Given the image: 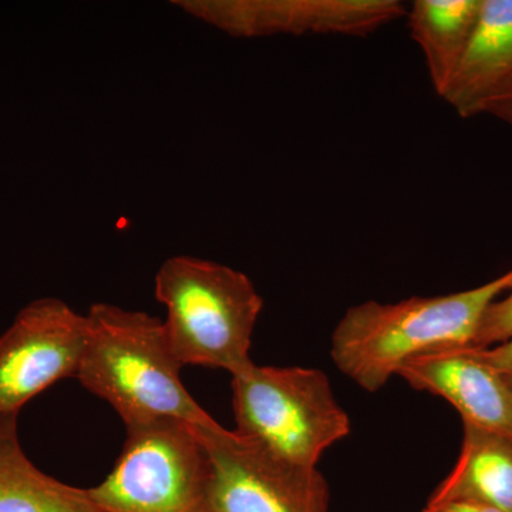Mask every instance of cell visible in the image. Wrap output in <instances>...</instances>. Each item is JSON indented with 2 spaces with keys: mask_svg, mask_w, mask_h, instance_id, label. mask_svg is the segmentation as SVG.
I'll list each match as a JSON object with an SVG mask.
<instances>
[{
  "mask_svg": "<svg viewBox=\"0 0 512 512\" xmlns=\"http://www.w3.org/2000/svg\"><path fill=\"white\" fill-rule=\"evenodd\" d=\"M512 284V269L468 291L352 306L333 330L336 367L366 392L386 386L414 357L470 348L491 303Z\"/></svg>",
  "mask_w": 512,
  "mask_h": 512,
  "instance_id": "1",
  "label": "cell"
},
{
  "mask_svg": "<svg viewBox=\"0 0 512 512\" xmlns=\"http://www.w3.org/2000/svg\"><path fill=\"white\" fill-rule=\"evenodd\" d=\"M86 316V342L76 379L110 404L126 427L160 420L202 424L210 414L181 380L163 320L96 303Z\"/></svg>",
  "mask_w": 512,
  "mask_h": 512,
  "instance_id": "2",
  "label": "cell"
},
{
  "mask_svg": "<svg viewBox=\"0 0 512 512\" xmlns=\"http://www.w3.org/2000/svg\"><path fill=\"white\" fill-rule=\"evenodd\" d=\"M156 298L167 311L165 333L181 366L234 377L254 365L252 335L264 301L247 275L207 259L173 256L158 269Z\"/></svg>",
  "mask_w": 512,
  "mask_h": 512,
  "instance_id": "3",
  "label": "cell"
},
{
  "mask_svg": "<svg viewBox=\"0 0 512 512\" xmlns=\"http://www.w3.org/2000/svg\"><path fill=\"white\" fill-rule=\"evenodd\" d=\"M232 394L235 433L293 466L318 468L352 430L322 370L254 363L232 377Z\"/></svg>",
  "mask_w": 512,
  "mask_h": 512,
  "instance_id": "4",
  "label": "cell"
},
{
  "mask_svg": "<svg viewBox=\"0 0 512 512\" xmlns=\"http://www.w3.org/2000/svg\"><path fill=\"white\" fill-rule=\"evenodd\" d=\"M126 430L116 466L89 488L101 512H214L210 458L197 424L160 420Z\"/></svg>",
  "mask_w": 512,
  "mask_h": 512,
  "instance_id": "5",
  "label": "cell"
},
{
  "mask_svg": "<svg viewBox=\"0 0 512 512\" xmlns=\"http://www.w3.org/2000/svg\"><path fill=\"white\" fill-rule=\"evenodd\" d=\"M197 430L210 458L212 511L329 512V484L318 468L286 463L214 417Z\"/></svg>",
  "mask_w": 512,
  "mask_h": 512,
  "instance_id": "6",
  "label": "cell"
},
{
  "mask_svg": "<svg viewBox=\"0 0 512 512\" xmlns=\"http://www.w3.org/2000/svg\"><path fill=\"white\" fill-rule=\"evenodd\" d=\"M178 8L235 37H366L406 18L402 0H180Z\"/></svg>",
  "mask_w": 512,
  "mask_h": 512,
  "instance_id": "7",
  "label": "cell"
},
{
  "mask_svg": "<svg viewBox=\"0 0 512 512\" xmlns=\"http://www.w3.org/2000/svg\"><path fill=\"white\" fill-rule=\"evenodd\" d=\"M86 316L60 299L29 303L0 336V416L19 414L37 394L76 377Z\"/></svg>",
  "mask_w": 512,
  "mask_h": 512,
  "instance_id": "8",
  "label": "cell"
},
{
  "mask_svg": "<svg viewBox=\"0 0 512 512\" xmlns=\"http://www.w3.org/2000/svg\"><path fill=\"white\" fill-rule=\"evenodd\" d=\"M397 376L420 392L443 397L463 423L512 437V390L471 348L414 357Z\"/></svg>",
  "mask_w": 512,
  "mask_h": 512,
  "instance_id": "9",
  "label": "cell"
},
{
  "mask_svg": "<svg viewBox=\"0 0 512 512\" xmlns=\"http://www.w3.org/2000/svg\"><path fill=\"white\" fill-rule=\"evenodd\" d=\"M512 82V0H483L480 18L443 99L464 119L480 116Z\"/></svg>",
  "mask_w": 512,
  "mask_h": 512,
  "instance_id": "10",
  "label": "cell"
},
{
  "mask_svg": "<svg viewBox=\"0 0 512 512\" xmlns=\"http://www.w3.org/2000/svg\"><path fill=\"white\" fill-rule=\"evenodd\" d=\"M463 424L460 457L429 503L463 501L512 512V437Z\"/></svg>",
  "mask_w": 512,
  "mask_h": 512,
  "instance_id": "11",
  "label": "cell"
},
{
  "mask_svg": "<svg viewBox=\"0 0 512 512\" xmlns=\"http://www.w3.org/2000/svg\"><path fill=\"white\" fill-rule=\"evenodd\" d=\"M0 512H101L89 488L47 476L20 446L18 414L0 416Z\"/></svg>",
  "mask_w": 512,
  "mask_h": 512,
  "instance_id": "12",
  "label": "cell"
},
{
  "mask_svg": "<svg viewBox=\"0 0 512 512\" xmlns=\"http://www.w3.org/2000/svg\"><path fill=\"white\" fill-rule=\"evenodd\" d=\"M483 0H416L407 10L410 36L426 59L434 90L443 97L480 18Z\"/></svg>",
  "mask_w": 512,
  "mask_h": 512,
  "instance_id": "13",
  "label": "cell"
},
{
  "mask_svg": "<svg viewBox=\"0 0 512 512\" xmlns=\"http://www.w3.org/2000/svg\"><path fill=\"white\" fill-rule=\"evenodd\" d=\"M512 336V284L503 299L491 303L487 309L473 345L470 348L484 349L505 342Z\"/></svg>",
  "mask_w": 512,
  "mask_h": 512,
  "instance_id": "14",
  "label": "cell"
},
{
  "mask_svg": "<svg viewBox=\"0 0 512 512\" xmlns=\"http://www.w3.org/2000/svg\"><path fill=\"white\" fill-rule=\"evenodd\" d=\"M488 366L493 367L495 372L500 373L505 383L512 390V336L505 342L491 346V348H471Z\"/></svg>",
  "mask_w": 512,
  "mask_h": 512,
  "instance_id": "15",
  "label": "cell"
},
{
  "mask_svg": "<svg viewBox=\"0 0 512 512\" xmlns=\"http://www.w3.org/2000/svg\"><path fill=\"white\" fill-rule=\"evenodd\" d=\"M481 114L497 117L512 127V82L485 103Z\"/></svg>",
  "mask_w": 512,
  "mask_h": 512,
  "instance_id": "16",
  "label": "cell"
},
{
  "mask_svg": "<svg viewBox=\"0 0 512 512\" xmlns=\"http://www.w3.org/2000/svg\"><path fill=\"white\" fill-rule=\"evenodd\" d=\"M423 512H503L487 505L463 503V501H443V503H429Z\"/></svg>",
  "mask_w": 512,
  "mask_h": 512,
  "instance_id": "17",
  "label": "cell"
}]
</instances>
